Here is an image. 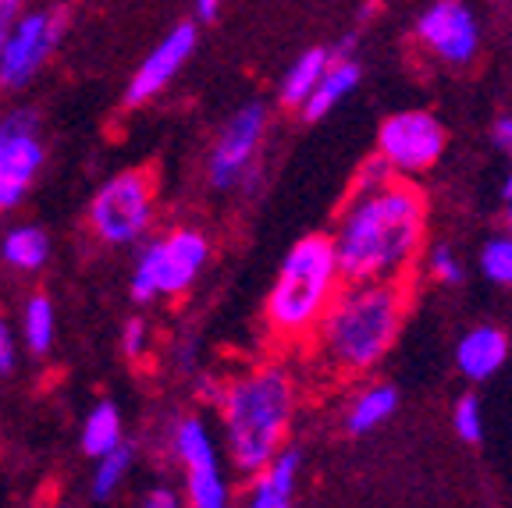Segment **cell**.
Wrapping results in <instances>:
<instances>
[{"mask_svg":"<svg viewBox=\"0 0 512 508\" xmlns=\"http://www.w3.org/2000/svg\"><path fill=\"white\" fill-rule=\"evenodd\" d=\"M424 217L427 203L409 182L352 196L331 239L342 285H399L424 242Z\"/></svg>","mask_w":512,"mask_h":508,"instance_id":"obj_1","label":"cell"},{"mask_svg":"<svg viewBox=\"0 0 512 508\" xmlns=\"http://www.w3.org/2000/svg\"><path fill=\"white\" fill-rule=\"evenodd\" d=\"M217 413L235 469L256 477L285 452L296 413V384L281 366H256L224 381Z\"/></svg>","mask_w":512,"mask_h":508,"instance_id":"obj_2","label":"cell"},{"mask_svg":"<svg viewBox=\"0 0 512 508\" xmlns=\"http://www.w3.org/2000/svg\"><path fill=\"white\" fill-rule=\"evenodd\" d=\"M402 313V285H342L317 324L320 356L338 370H370L392 349Z\"/></svg>","mask_w":512,"mask_h":508,"instance_id":"obj_3","label":"cell"},{"mask_svg":"<svg viewBox=\"0 0 512 508\" xmlns=\"http://www.w3.org/2000/svg\"><path fill=\"white\" fill-rule=\"evenodd\" d=\"M342 292L335 249L328 235H306L288 249L267 295V324L281 338H306L317 331L335 295Z\"/></svg>","mask_w":512,"mask_h":508,"instance_id":"obj_4","label":"cell"},{"mask_svg":"<svg viewBox=\"0 0 512 508\" xmlns=\"http://www.w3.org/2000/svg\"><path fill=\"white\" fill-rule=\"evenodd\" d=\"M210 260V242L196 228H171L157 239H146L136 253L132 274H128V292L139 306H150L160 299H178L185 295Z\"/></svg>","mask_w":512,"mask_h":508,"instance_id":"obj_5","label":"cell"},{"mask_svg":"<svg viewBox=\"0 0 512 508\" xmlns=\"http://www.w3.org/2000/svg\"><path fill=\"white\" fill-rule=\"evenodd\" d=\"M89 231L104 246L132 249L150 239L157 221V185L146 167H128L96 185L86 207Z\"/></svg>","mask_w":512,"mask_h":508,"instance_id":"obj_6","label":"cell"},{"mask_svg":"<svg viewBox=\"0 0 512 508\" xmlns=\"http://www.w3.org/2000/svg\"><path fill=\"white\" fill-rule=\"evenodd\" d=\"M171 459L182 469L185 508H232V487L224 477L221 448L203 416L185 413L171 423L168 434Z\"/></svg>","mask_w":512,"mask_h":508,"instance_id":"obj_7","label":"cell"},{"mask_svg":"<svg viewBox=\"0 0 512 508\" xmlns=\"http://www.w3.org/2000/svg\"><path fill=\"white\" fill-rule=\"evenodd\" d=\"M68 32V8H22L0 50V93H22L61 50Z\"/></svg>","mask_w":512,"mask_h":508,"instance_id":"obj_8","label":"cell"},{"mask_svg":"<svg viewBox=\"0 0 512 508\" xmlns=\"http://www.w3.org/2000/svg\"><path fill=\"white\" fill-rule=\"evenodd\" d=\"M47 160L40 114L32 107H11L0 114V214L25 203Z\"/></svg>","mask_w":512,"mask_h":508,"instance_id":"obj_9","label":"cell"},{"mask_svg":"<svg viewBox=\"0 0 512 508\" xmlns=\"http://www.w3.org/2000/svg\"><path fill=\"white\" fill-rule=\"evenodd\" d=\"M267 132V107L264 104H242L232 118L224 121L217 132L214 146L207 153V182L214 189H235L239 182H246V175L253 171V160L264 146Z\"/></svg>","mask_w":512,"mask_h":508,"instance_id":"obj_10","label":"cell"},{"mask_svg":"<svg viewBox=\"0 0 512 508\" xmlns=\"http://www.w3.org/2000/svg\"><path fill=\"white\" fill-rule=\"evenodd\" d=\"M445 153V125L427 111L392 114L377 132V157L392 175H413L438 164Z\"/></svg>","mask_w":512,"mask_h":508,"instance_id":"obj_11","label":"cell"},{"mask_svg":"<svg viewBox=\"0 0 512 508\" xmlns=\"http://www.w3.org/2000/svg\"><path fill=\"white\" fill-rule=\"evenodd\" d=\"M200 47V25L192 22H175L153 50L136 64V72L125 86V104L128 107H143L150 104L153 96H160L171 82L182 75V68L189 64V57Z\"/></svg>","mask_w":512,"mask_h":508,"instance_id":"obj_12","label":"cell"},{"mask_svg":"<svg viewBox=\"0 0 512 508\" xmlns=\"http://www.w3.org/2000/svg\"><path fill=\"white\" fill-rule=\"evenodd\" d=\"M416 36L448 64H470L480 47L477 18L466 4H456V0L431 4L416 22Z\"/></svg>","mask_w":512,"mask_h":508,"instance_id":"obj_13","label":"cell"},{"mask_svg":"<svg viewBox=\"0 0 512 508\" xmlns=\"http://www.w3.org/2000/svg\"><path fill=\"white\" fill-rule=\"evenodd\" d=\"M509 359V338L498 327L480 324L466 334L463 342L456 345V366L459 374L470 377V381H488Z\"/></svg>","mask_w":512,"mask_h":508,"instance_id":"obj_14","label":"cell"},{"mask_svg":"<svg viewBox=\"0 0 512 508\" xmlns=\"http://www.w3.org/2000/svg\"><path fill=\"white\" fill-rule=\"evenodd\" d=\"M299 462H303V455L296 448H285L271 466L260 469L253 480V491H249L246 508H292Z\"/></svg>","mask_w":512,"mask_h":508,"instance_id":"obj_15","label":"cell"},{"mask_svg":"<svg viewBox=\"0 0 512 508\" xmlns=\"http://www.w3.org/2000/svg\"><path fill=\"white\" fill-rule=\"evenodd\" d=\"M125 445V420H121V409L111 398H100L96 405H89V413L82 416L79 427V448L89 459H104V455L118 452Z\"/></svg>","mask_w":512,"mask_h":508,"instance_id":"obj_16","label":"cell"},{"mask_svg":"<svg viewBox=\"0 0 512 508\" xmlns=\"http://www.w3.org/2000/svg\"><path fill=\"white\" fill-rule=\"evenodd\" d=\"M54 242L40 224H15L0 235V260L18 274H36L50 263Z\"/></svg>","mask_w":512,"mask_h":508,"instance_id":"obj_17","label":"cell"},{"mask_svg":"<svg viewBox=\"0 0 512 508\" xmlns=\"http://www.w3.org/2000/svg\"><path fill=\"white\" fill-rule=\"evenodd\" d=\"M331 61H335V54H331L328 47L303 50L296 61L288 64L285 79H281V86H278L281 104H285V107H303L306 100L313 96V89H317V82L324 79V72L331 68Z\"/></svg>","mask_w":512,"mask_h":508,"instance_id":"obj_18","label":"cell"},{"mask_svg":"<svg viewBox=\"0 0 512 508\" xmlns=\"http://www.w3.org/2000/svg\"><path fill=\"white\" fill-rule=\"evenodd\" d=\"M360 64L349 61V57H342V61H331V68L324 72V79L317 82V89H313V96L303 104V118L306 121H320L328 118L331 111L338 107V100H345V96L352 93V89L360 86Z\"/></svg>","mask_w":512,"mask_h":508,"instance_id":"obj_19","label":"cell"},{"mask_svg":"<svg viewBox=\"0 0 512 508\" xmlns=\"http://www.w3.org/2000/svg\"><path fill=\"white\" fill-rule=\"evenodd\" d=\"M18 342L32 356H50L57 342V313L47 295H29L22 306V324H18Z\"/></svg>","mask_w":512,"mask_h":508,"instance_id":"obj_20","label":"cell"},{"mask_svg":"<svg viewBox=\"0 0 512 508\" xmlns=\"http://www.w3.org/2000/svg\"><path fill=\"white\" fill-rule=\"evenodd\" d=\"M132 466H136V448L128 445V441L118 448V452L104 455V459H96L93 477H89V498H93L96 505H104V501L118 498V491L125 487Z\"/></svg>","mask_w":512,"mask_h":508,"instance_id":"obj_21","label":"cell"},{"mask_svg":"<svg viewBox=\"0 0 512 508\" xmlns=\"http://www.w3.org/2000/svg\"><path fill=\"white\" fill-rule=\"evenodd\" d=\"M395 409H399V391L388 388V384H374V388H367L352 402L345 427H349L352 434H370V430L381 427Z\"/></svg>","mask_w":512,"mask_h":508,"instance_id":"obj_22","label":"cell"},{"mask_svg":"<svg viewBox=\"0 0 512 508\" xmlns=\"http://www.w3.org/2000/svg\"><path fill=\"white\" fill-rule=\"evenodd\" d=\"M480 270L495 285H512V235L491 239L480 253Z\"/></svg>","mask_w":512,"mask_h":508,"instance_id":"obj_23","label":"cell"},{"mask_svg":"<svg viewBox=\"0 0 512 508\" xmlns=\"http://www.w3.org/2000/svg\"><path fill=\"white\" fill-rule=\"evenodd\" d=\"M452 427L463 441L477 445L480 437H484V416H480V402L473 395H463L452 409Z\"/></svg>","mask_w":512,"mask_h":508,"instance_id":"obj_24","label":"cell"},{"mask_svg":"<svg viewBox=\"0 0 512 508\" xmlns=\"http://www.w3.org/2000/svg\"><path fill=\"white\" fill-rule=\"evenodd\" d=\"M118 345L128 363L146 359V349H150V324H146V317H128L125 324H121Z\"/></svg>","mask_w":512,"mask_h":508,"instance_id":"obj_25","label":"cell"},{"mask_svg":"<svg viewBox=\"0 0 512 508\" xmlns=\"http://www.w3.org/2000/svg\"><path fill=\"white\" fill-rule=\"evenodd\" d=\"M388 182H395V175L388 171V164H384L381 157H374V160H367V164H363L360 178H356V192H352V196H367V192L384 189Z\"/></svg>","mask_w":512,"mask_h":508,"instance_id":"obj_26","label":"cell"},{"mask_svg":"<svg viewBox=\"0 0 512 508\" xmlns=\"http://www.w3.org/2000/svg\"><path fill=\"white\" fill-rule=\"evenodd\" d=\"M431 274L441 281V285H459V281H463V263L452 256V249H448V246H434Z\"/></svg>","mask_w":512,"mask_h":508,"instance_id":"obj_27","label":"cell"},{"mask_svg":"<svg viewBox=\"0 0 512 508\" xmlns=\"http://www.w3.org/2000/svg\"><path fill=\"white\" fill-rule=\"evenodd\" d=\"M18 349H22V342H18V331L8 324V320H0V377L15 374Z\"/></svg>","mask_w":512,"mask_h":508,"instance_id":"obj_28","label":"cell"},{"mask_svg":"<svg viewBox=\"0 0 512 508\" xmlns=\"http://www.w3.org/2000/svg\"><path fill=\"white\" fill-rule=\"evenodd\" d=\"M136 508H185V501H182V494H178L175 487L153 484V487H146V491L139 494Z\"/></svg>","mask_w":512,"mask_h":508,"instance_id":"obj_29","label":"cell"},{"mask_svg":"<svg viewBox=\"0 0 512 508\" xmlns=\"http://www.w3.org/2000/svg\"><path fill=\"white\" fill-rule=\"evenodd\" d=\"M217 15H221V4H217V0H200V4H196V8H192V18L189 22L192 25H214L217 22Z\"/></svg>","mask_w":512,"mask_h":508,"instance_id":"obj_30","label":"cell"},{"mask_svg":"<svg viewBox=\"0 0 512 508\" xmlns=\"http://www.w3.org/2000/svg\"><path fill=\"white\" fill-rule=\"evenodd\" d=\"M491 135H495L498 150H509L512 153V114H502V118L491 125Z\"/></svg>","mask_w":512,"mask_h":508,"instance_id":"obj_31","label":"cell"},{"mask_svg":"<svg viewBox=\"0 0 512 508\" xmlns=\"http://www.w3.org/2000/svg\"><path fill=\"white\" fill-rule=\"evenodd\" d=\"M18 11H22V4H15V0H0V50H4V40H8V29L18 18Z\"/></svg>","mask_w":512,"mask_h":508,"instance_id":"obj_32","label":"cell"},{"mask_svg":"<svg viewBox=\"0 0 512 508\" xmlns=\"http://www.w3.org/2000/svg\"><path fill=\"white\" fill-rule=\"evenodd\" d=\"M505 196L512 199V171H509V178H505Z\"/></svg>","mask_w":512,"mask_h":508,"instance_id":"obj_33","label":"cell"},{"mask_svg":"<svg viewBox=\"0 0 512 508\" xmlns=\"http://www.w3.org/2000/svg\"><path fill=\"white\" fill-rule=\"evenodd\" d=\"M509 228H512V207H509Z\"/></svg>","mask_w":512,"mask_h":508,"instance_id":"obj_34","label":"cell"}]
</instances>
